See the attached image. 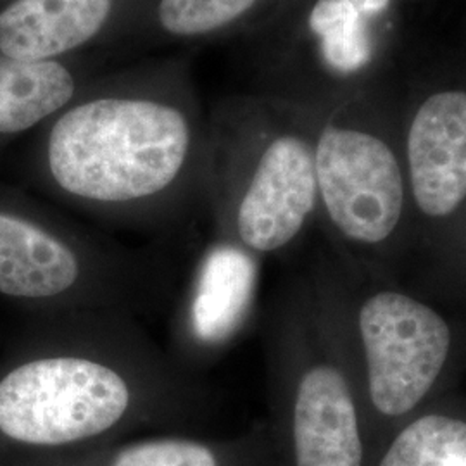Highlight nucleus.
I'll return each instance as SVG.
<instances>
[{
    "label": "nucleus",
    "mask_w": 466,
    "mask_h": 466,
    "mask_svg": "<svg viewBox=\"0 0 466 466\" xmlns=\"http://www.w3.org/2000/svg\"><path fill=\"white\" fill-rule=\"evenodd\" d=\"M217 398L115 313L57 317L49 339L0 375L2 454L80 450L149 433H196Z\"/></svg>",
    "instance_id": "1"
},
{
    "label": "nucleus",
    "mask_w": 466,
    "mask_h": 466,
    "mask_svg": "<svg viewBox=\"0 0 466 466\" xmlns=\"http://www.w3.org/2000/svg\"><path fill=\"white\" fill-rule=\"evenodd\" d=\"M194 150L180 109L156 100L96 99L54 123L46 161L50 180L75 202L134 215L177 194Z\"/></svg>",
    "instance_id": "2"
},
{
    "label": "nucleus",
    "mask_w": 466,
    "mask_h": 466,
    "mask_svg": "<svg viewBox=\"0 0 466 466\" xmlns=\"http://www.w3.org/2000/svg\"><path fill=\"white\" fill-rule=\"evenodd\" d=\"M165 261L78 228L0 211V294L57 317L115 313L138 318L171 292Z\"/></svg>",
    "instance_id": "3"
},
{
    "label": "nucleus",
    "mask_w": 466,
    "mask_h": 466,
    "mask_svg": "<svg viewBox=\"0 0 466 466\" xmlns=\"http://www.w3.org/2000/svg\"><path fill=\"white\" fill-rule=\"evenodd\" d=\"M280 408L290 466H361L363 444L350 382L317 350L300 315L283 329Z\"/></svg>",
    "instance_id": "4"
},
{
    "label": "nucleus",
    "mask_w": 466,
    "mask_h": 466,
    "mask_svg": "<svg viewBox=\"0 0 466 466\" xmlns=\"http://www.w3.org/2000/svg\"><path fill=\"white\" fill-rule=\"evenodd\" d=\"M318 206L315 144L299 134L271 137L225 200L213 238L259 258L287 249Z\"/></svg>",
    "instance_id": "5"
},
{
    "label": "nucleus",
    "mask_w": 466,
    "mask_h": 466,
    "mask_svg": "<svg viewBox=\"0 0 466 466\" xmlns=\"http://www.w3.org/2000/svg\"><path fill=\"white\" fill-rule=\"evenodd\" d=\"M318 202L350 242L373 246L400 225L406 187L396 152L380 135L330 123L315 140Z\"/></svg>",
    "instance_id": "6"
},
{
    "label": "nucleus",
    "mask_w": 466,
    "mask_h": 466,
    "mask_svg": "<svg viewBox=\"0 0 466 466\" xmlns=\"http://www.w3.org/2000/svg\"><path fill=\"white\" fill-rule=\"evenodd\" d=\"M358 329L373 406L385 417L410 413L448 361V321L425 302L385 290L363 302Z\"/></svg>",
    "instance_id": "7"
},
{
    "label": "nucleus",
    "mask_w": 466,
    "mask_h": 466,
    "mask_svg": "<svg viewBox=\"0 0 466 466\" xmlns=\"http://www.w3.org/2000/svg\"><path fill=\"white\" fill-rule=\"evenodd\" d=\"M258 279L259 261L237 246L211 237L200 248L171 319L167 350L182 367L199 373L238 337Z\"/></svg>",
    "instance_id": "8"
},
{
    "label": "nucleus",
    "mask_w": 466,
    "mask_h": 466,
    "mask_svg": "<svg viewBox=\"0 0 466 466\" xmlns=\"http://www.w3.org/2000/svg\"><path fill=\"white\" fill-rule=\"evenodd\" d=\"M406 159L425 217H451L465 202L466 86L442 85L421 97L410 119Z\"/></svg>",
    "instance_id": "9"
},
{
    "label": "nucleus",
    "mask_w": 466,
    "mask_h": 466,
    "mask_svg": "<svg viewBox=\"0 0 466 466\" xmlns=\"http://www.w3.org/2000/svg\"><path fill=\"white\" fill-rule=\"evenodd\" d=\"M261 461L263 442L254 433L232 439L149 433L80 450L0 456V466H261Z\"/></svg>",
    "instance_id": "10"
},
{
    "label": "nucleus",
    "mask_w": 466,
    "mask_h": 466,
    "mask_svg": "<svg viewBox=\"0 0 466 466\" xmlns=\"http://www.w3.org/2000/svg\"><path fill=\"white\" fill-rule=\"evenodd\" d=\"M113 0H16L0 13V52L19 61H50L94 38Z\"/></svg>",
    "instance_id": "11"
},
{
    "label": "nucleus",
    "mask_w": 466,
    "mask_h": 466,
    "mask_svg": "<svg viewBox=\"0 0 466 466\" xmlns=\"http://www.w3.org/2000/svg\"><path fill=\"white\" fill-rule=\"evenodd\" d=\"M75 78L56 61L0 56V134H19L63 109L75 96Z\"/></svg>",
    "instance_id": "12"
},
{
    "label": "nucleus",
    "mask_w": 466,
    "mask_h": 466,
    "mask_svg": "<svg viewBox=\"0 0 466 466\" xmlns=\"http://www.w3.org/2000/svg\"><path fill=\"white\" fill-rule=\"evenodd\" d=\"M308 21L321 61L333 75L350 78L371 66L382 21L365 15L352 0H317Z\"/></svg>",
    "instance_id": "13"
},
{
    "label": "nucleus",
    "mask_w": 466,
    "mask_h": 466,
    "mask_svg": "<svg viewBox=\"0 0 466 466\" xmlns=\"http://www.w3.org/2000/svg\"><path fill=\"white\" fill-rule=\"evenodd\" d=\"M380 466H466V421L420 418L398 435Z\"/></svg>",
    "instance_id": "14"
},
{
    "label": "nucleus",
    "mask_w": 466,
    "mask_h": 466,
    "mask_svg": "<svg viewBox=\"0 0 466 466\" xmlns=\"http://www.w3.org/2000/svg\"><path fill=\"white\" fill-rule=\"evenodd\" d=\"M258 0H161L159 21L173 35L209 34L246 15Z\"/></svg>",
    "instance_id": "15"
},
{
    "label": "nucleus",
    "mask_w": 466,
    "mask_h": 466,
    "mask_svg": "<svg viewBox=\"0 0 466 466\" xmlns=\"http://www.w3.org/2000/svg\"><path fill=\"white\" fill-rule=\"evenodd\" d=\"M365 15L383 21V17L387 16L394 5V0H352Z\"/></svg>",
    "instance_id": "16"
}]
</instances>
